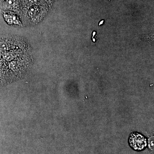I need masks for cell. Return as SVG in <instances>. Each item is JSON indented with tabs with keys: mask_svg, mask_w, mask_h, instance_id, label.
Wrapping results in <instances>:
<instances>
[{
	"mask_svg": "<svg viewBox=\"0 0 154 154\" xmlns=\"http://www.w3.org/2000/svg\"><path fill=\"white\" fill-rule=\"evenodd\" d=\"M128 144L134 150L140 152L145 149L147 146V140L145 137L136 131L130 134Z\"/></svg>",
	"mask_w": 154,
	"mask_h": 154,
	"instance_id": "1",
	"label": "cell"
},
{
	"mask_svg": "<svg viewBox=\"0 0 154 154\" xmlns=\"http://www.w3.org/2000/svg\"><path fill=\"white\" fill-rule=\"evenodd\" d=\"M36 0H26L28 3L30 4H34L36 2Z\"/></svg>",
	"mask_w": 154,
	"mask_h": 154,
	"instance_id": "2",
	"label": "cell"
}]
</instances>
